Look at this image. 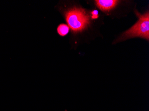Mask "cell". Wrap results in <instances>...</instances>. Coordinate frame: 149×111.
I'll use <instances>...</instances> for the list:
<instances>
[{"label":"cell","instance_id":"277c9868","mask_svg":"<svg viewBox=\"0 0 149 111\" xmlns=\"http://www.w3.org/2000/svg\"><path fill=\"white\" fill-rule=\"evenodd\" d=\"M69 29L70 28L66 24H60L57 28L58 33L61 36H64L69 32Z\"/></svg>","mask_w":149,"mask_h":111},{"label":"cell","instance_id":"6da1fadb","mask_svg":"<svg viewBox=\"0 0 149 111\" xmlns=\"http://www.w3.org/2000/svg\"><path fill=\"white\" fill-rule=\"evenodd\" d=\"M65 16L68 26L74 32L83 30L90 23L89 15L81 8H71L65 12Z\"/></svg>","mask_w":149,"mask_h":111},{"label":"cell","instance_id":"5b68a950","mask_svg":"<svg viewBox=\"0 0 149 111\" xmlns=\"http://www.w3.org/2000/svg\"><path fill=\"white\" fill-rule=\"evenodd\" d=\"M92 17L94 19H96L98 17V12L97 11L94 10L92 12Z\"/></svg>","mask_w":149,"mask_h":111},{"label":"cell","instance_id":"3957f363","mask_svg":"<svg viewBox=\"0 0 149 111\" xmlns=\"http://www.w3.org/2000/svg\"><path fill=\"white\" fill-rule=\"evenodd\" d=\"M118 1L114 0H97L96 1L98 7L103 11H109L114 8L118 3Z\"/></svg>","mask_w":149,"mask_h":111},{"label":"cell","instance_id":"7a4b0ae2","mask_svg":"<svg viewBox=\"0 0 149 111\" xmlns=\"http://www.w3.org/2000/svg\"><path fill=\"white\" fill-rule=\"evenodd\" d=\"M136 13L139 20L134 26L123 34L119 40L120 41L135 37H143L149 40V12L143 15H141L137 11Z\"/></svg>","mask_w":149,"mask_h":111}]
</instances>
